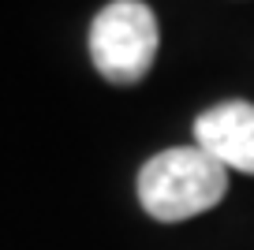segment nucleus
Returning <instances> with one entry per match:
<instances>
[{"label":"nucleus","instance_id":"nucleus-1","mask_svg":"<svg viewBox=\"0 0 254 250\" xmlns=\"http://www.w3.org/2000/svg\"><path fill=\"white\" fill-rule=\"evenodd\" d=\"M228 194V168L198 146H176L150 157L138 172V202L153 220L198 217Z\"/></svg>","mask_w":254,"mask_h":250},{"label":"nucleus","instance_id":"nucleus-3","mask_svg":"<svg viewBox=\"0 0 254 250\" xmlns=\"http://www.w3.org/2000/svg\"><path fill=\"white\" fill-rule=\"evenodd\" d=\"M194 146L209 157L254 176V105L251 101H224L206 109L194 120Z\"/></svg>","mask_w":254,"mask_h":250},{"label":"nucleus","instance_id":"nucleus-2","mask_svg":"<svg viewBox=\"0 0 254 250\" xmlns=\"http://www.w3.org/2000/svg\"><path fill=\"white\" fill-rule=\"evenodd\" d=\"M161 45V26L150 4L142 0H112L90 23V60L97 75L112 86H135L153 67Z\"/></svg>","mask_w":254,"mask_h":250}]
</instances>
